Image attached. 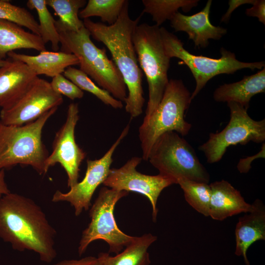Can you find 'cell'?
Returning <instances> with one entry per match:
<instances>
[{
  "label": "cell",
  "mask_w": 265,
  "mask_h": 265,
  "mask_svg": "<svg viewBox=\"0 0 265 265\" xmlns=\"http://www.w3.org/2000/svg\"><path fill=\"white\" fill-rule=\"evenodd\" d=\"M56 232L32 199L11 192L0 198V237L19 251L37 253L41 261L56 257Z\"/></svg>",
  "instance_id": "cell-1"
},
{
  "label": "cell",
  "mask_w": 265,
  "mask_h": 265,
  "mask_svg": "<svg viewBox=\"0 0 265 265\" xmlns=\"http://www.w3.org/2000/svg\"><path fill=\"white\" fill-rule=\"evenodd\" d=\"M129 1L124 4L116 22L112 25L84 19V26L96 40L102 42L110 52L128 90L125 110L132 118L143 112L145 102L142 87L143 72L139 67L132 42L134 29L143 13L132 20L129 13Z\"/></svg>",
  "instance_id": "cell-2"
},
{
  "label": "cell",
  "mask_w": 265,
  "mask_h": 265,
  "mask_svg": "<svg viewBox=\"0 0 265 265\" xmlns=\"http://www.w3.org/2000/svg\"><path fill=\"white\" fill-rule=\"evenodd\" d=\"M57 108L23 125L0 123V170L20 165L30 166L40 175L47 173L45 163L49 153L42 140V132Z\"/></svg>",
  "instance_id": "cell-3"
},
{
  "label": "cell",
  "mask_w": 265,
  "mask_h": 265,
  "mask_svg": "<svg viewBox=\"0 0 265 265\" xmlns=\"http://www.w3.org/2000/svg\"><path fill=\"white\" fill-rule=\"evenodd\" d=\"M57 31L60 51L75 55L81 71L114 98L125 102L127 86L122 75L108 58L106 49L99 48L94 44L88 29L83 26L78 31Z\"/></svg>",
  "instance_id": "cell-4"
},
{
  "label": "cell",
  "mask_w": 265,
  "mask_h": 265,
  "mask_svg": "<svg viewBox=\"0 0 265 265\" xmlns=\"http://www.w3.org/2000/svg\"><path fill=\"white\" fill-rule=\"evenodd\" d=\"M191 102V94L183 81L170 80L157 107L139 127L143 159L148 160L154 143L164 133L174 131L182 136L189 133L192 125L185 117Z\"/></svg>",
  "instance_id": "cell-5"
},
{
  "label": "cell",
  "mask_w": 265,
  "mask_h": 265,
  "mask_svg": "<svg viewBox=\"0 0 265 265\" xmlns=\"http://www.w3.org/2000/svg\"><path fill=\"white\" fill-rule=\"evenodd\" d=\"M159 28L156 25H138L132 36L138 63L148 86L149 99L144 117H149L156 109L169 80L170 58L165 53Z\"/></svg>",
  "instance_id": "cell-6"
},
{
  "label": "cell",
  "mask_w": 265,
  "mask_h": 265,
  "mask_svg": "<svg viewBox=\"0 0 265 265\" xmlns=\"http://www.w3.org/2000/svg\"><path fill=\"white\" fill-rule=\"evenodd\" d=\"M148 160L159 174L173 180L208 184L210 175L200 162L194 149L174 131L161 135L154 143Z\"/></svg>",
  "instance_id": "cell-7"
},
{
  "label": "cell",
  "mask_w": 265,
  "mask_h": 265,
  "mask_svg": "<svg viewBox=\"0 0 265 265\" xmlns=\"http://www.w3.org/2000/svg\"><path fill=\"white\" fill-rule=\"evenodd\" d=\"M159 30L167 55L170 58L176 57L182 60L180 63L189 68L195 79L196 87L191 95V101L207 82L217 75L234 74L244 68L254 70L265 68V61L242 62L236 59L234 53L223 48L220 49L221 56L219 58L193 54L184 48L183 43L175 35L163 27H160Z\"/></svg>",
  "instance_id": "cell-8"
},
{
  "label": "cell",
  "mask_w": 265,
  "mask_h": 265,
  "mask_svg": "<svg viewBox=\"0 0 265 265\" xmlns=\"http://www.w3.org/2000/svg\"><path fill=\"white\" fill-rule=\"evenodd\" d=\"M129 193L106 186L100 189L97 198L89 210L91 221L82 233L78 247L80 256L83 254L88 245L96 240L105 241L109 246L108 253L117 254L134 239L135 237L128 235L119 229L114 215L116 204Z\"/></svg>",
  "instance_id": "cell-9"
},
{
  "label": "cell",
  "mask_w": 265,
  "mask_h": 265,
  "mask_svg": "<svg viewBox=\"0 0 265 265\" xmlns=\"http://www.w3.org/2000/svg\"><path fill=\"white\" fill-rule=\"evenodd\" d=\"M230 119L219 132L210 133L208 140L199 147L212 164L220 161L230 146L245 145L250 141L256 143L265 140V120L256 121L247 113V109L233 102L227 103Z\"/></svg>",
  "instance_id": "cell-10"
},
{
  "label": "cell",
  "mask_w": 265,
  "mask_h": 265,
  "mask_svg": "<svg viewBox=\"0 0 265 265\" xmlns=\"http://www.w3.org/2000/svg\"><path fill=\"white\" fill-rule=\"evenodd\" d=\"M79 119L78 104H70L65 122L55 133L52 151L45 163L47 172L56 163L61 165L67 173V186L69 188L79 182L80 167L86 156V153L75 140V131Z\"/></svg>",
  "instance_id": "cell-11"
},
{
  "label": "cell",
  "mask_w": 265,
  "mask_h": 265,
  "mask_svg": "<svg viewBox=\"0 0 265 265\" xmlns=\"http://www.w3.org/2000/svg\"><path fill=\"white\" fill-rule=\"evenodd\" d=\"M142 158L133 157L119 168L110 169L103 184L118 191L134 192L146 196L152 207V219L156 222L158 212L157 204L161 191L166 187L176 184L175 181L160 174L149 175L136 169Z\"/></svg>",
  "instance_id": "cell-12"
},
{
  "label": "cell",
  "mask_w": 265,
  "mask_h": 265,
  "mask_svg": "<svg viewBox=\"0 0 265 265\" xmlns=\"http://www.w3.org/2000/svg\"><path fill=\"white\" fill-rule=\"evenodd\" d=\"M129 130L130 123L124 128L115 142L102 158L94 160L88 159L86 171L82 181L70 188L67 192L56 190L53 196L52 201L69 202L74 208L77 216H79L83 210H88L94 192L108 176L115 149L128 134Z\"/></svg>",
  "instance_id": "cell-13"
},
{
  "label": "cell",
  "mask_w": 265,
  "mask_h": 265,
  "mask_svg": "<svg viewBox=\"0 0 265 265\" xmlns=\"http://www.w3.org/2000/svg\"><path fill=\"white\" fill-rule=\"evenodd\" d=\"M63 102L50 82L38 77L27 91L12 106L1 109L0 123L21 126L32 122Z\"/></svg>",
  "instance_id": "cell-14"
},
{
  "label": "cell",
  "mask_w": 265,
  "mask_h": 265,
  "mask_svg": "<svg viewBox=\"0 0 265 265\" xmlns=\"http://www.w3.org/2000/svg\"><path fill=\"white\" fill-rule=\"evenodd\" d=\"M212 0H209L204 8L191 16L175 13L170 18L171 26L175 31H185L188 39L194 42L195 47L206 48L209 45V39H220L227 33V29L214 26L210 21L209 15Z\"/></svg>",
  "instance_id": "cell-15"
},
{
  "label": "cell",
  "mask_w": 265,
  "mask_h": 265,
  "mask_svg": "<svg viewBox=\"0 0 265 265\" xmlns=\"http://www.w3.org/2000/svg\"><path fill=\"white\" fill-rule=\"evenodd\" d=\"M38 77L25 63L8 58L0 67V107L7 108L14 104Z\"/></svg>",
  "instance_id": "cell-16"
},
{
  "label": "cell",
  "mask_w": 265,
  "mask_h": 265,
  "mask_svg": "<svg viewBox=\"0 0 265 265\" xmlns=\"http://www.w3.org/2000/svg\"><path fill=\"white\" fill-rule=\"evenodd\" d=\"M251 211L240 217L235 229V254L242 256L246 265H250L247 252L255 242L265 240V207L256 199Z\"/></svg>",
  "instance_id": "cell-17"
},
{
  "label": "cell",
  "mask_w": 265,
  "mask_h": 265,
  "mask_svg": "<svg viewBox=\"0 0 265 265\" xmlns=\"http://www.w3.org/2000/svg\"><path fill=\"white\" fill-rule=\"evenodd\" d=\"M211 197L209 216L213 219L223 220L228 217L251 211L252 204L247 203L240 192L225 180L210 185Z\"/></svg>",
  "instance_id": "cell-18"
},
{
  "label": "cell",
  "mask_w": 265,
  "mask_h": 265,
  "mask_svg": "<svg viewBox=\"0 0 265 265\" xmlns=\"http://www.w3.org/2000/svg\"><path fill=\"white\" fill-rule=\"evenodd\" d=\"M9 58L26 64L38 76L44 75L53 78L62 74L66 68L79 65V60L75 55L64 52L42 51L37 55H30L11 52Z\"/></svg>",
  "instance_id": "cell-19"
},
{
  "label": "cell",
  "mask_w": 265,
  "mask_h": 265,
  "mask_svg": "<svg viewBox=\"0 0 265 265\" xmlns=\"http://www.w3.org/2000/svg\"><path fill=\"white\" fill-rule=\"evenodd\" d=\"M265 92V69L257 73L244 76L240 80L219 86L214 91L213 96L216 102H233L248 109L251 98Z\"/></svg>",
  "instance_id": "cell-20"
},
{
  "label": "cell",
  "mask_w": 265,
  "mask_h": 265,
  "mask_svg": "<svg viewBox=\"0 0 265 265\" xmlns=\"http://www.w3.org/2000/svg\"><path fill=\"white\" fill-rule=\"evenodd\" d=\"M22 49L46 51L39 35L26 31L15 23L0 20V59H4L11 52Z\"/></svg>",
  "instance_id": "cell-21"
},
{
  "label": "cell",
  "mask_w": 265,
  "mask_h": 265,
  "mask_svg": "<svg viewBox=\"0 0 265 265\" xmlns=\"http://www.w3.org/2000/svg\"><path fill=\"white\" fill-rule=\"evenodd\" d=\"M157 239L151 234H146L134 239L125 249L114 256L101 252L97 257L100 265H150L151 261L148 249Z\"/></svg>",
  "instance_id": "cell-22"
},
{
  "label": "cell",
  "mask_w": 265,
  "mask_h": 265,
  "mask_svg": "<svg viewBox=\"0 0 265 265\" xmlns=\"http://www.w3.org/2000/svg\"><path fill=\"white\" fill-rule=\"evenodd\" d=\"M59 17L56 20L57 30L78 31L84 26L79 18L80 9L86 4L85 0H46Z\"/></svg>",
  "instance_id": "cell-23"
},
{
  "label": "cell",
  "mask_w": 265,
  "mask_h": 265,
  "mask_svg": "<svg viewBox=\"0 0 265 265\" xmlns=\"http://www.w3.org/2000/svg\"><path fill=\"white\" fill-rule=\"evenodd\" d=\"M197 0H142V13L151 15L156 25L160 26L166 20H169L179 8L187 12L197 5Z\"/></svg>",
  "instance_id": "cell-24"
},
{
  "label": "cell",
  "mask_w": 265,
  "mask_h": 265,
  "mask_svg": "<svg viewBox=\"0 0 265 265\" xmlns=\"http://www.w3.org/2000/svg\"><path fill=\"white\" fill-rule=\"evenodd\" d=\"M26 5L29 9L37 12L39 36L43 42L45 44L51 42L53 51L57 52L59 49V35L55 25L56 20L49 11L46 0H28Z\"/></svg>",
  "instance_id": "cell-25"
},
{
  "label": "cell",
  "mask_w": 265,
  "mask_h": 265,
  "mask_svg": "<svg viewBox=\"0 0 265 265\" xmlns=\"http://www.w3.org/2000/svg\"><path fill=\"white\" fill-rule=\"evenodd\" d=\"M63 75L81 90L92 94L104 104L115 109H121L123 107L122 101L115 99L107 91L99 87L80 69L70 66L66 69Z\"/></svg>",
  "instance_id": "cell-26"
},
{
  "label": "cell",
  "mask_w": 265,
  "mask_h": 265,
  "mask_svg": "<svg viewBox=\"0 0 265 265\" xmlns=\"http://www.w3.org/2000/svg\"><path fill=\"white\" fill-rule=\"evenodd\" d=\"M126 0H89L79 12L80 19L99 17L103 23L114 24L121 12Z\"/></svg>",
  "instance_id": "cell-27"
},
{
  "label": "cell",
  "mask_w": 265,
  "mask_h": 265,
  "mask_svg": "<svg viewBox=\"0 0 265 265\" xmlns=\"http://www.w3.org/2000/svg\"><path fill=\"white\" fill-rule=\"evenodd\" d=\"M186 202L197 212L209 216L211 189L207 183L181 180L178 182Z\"/></svg>",
  "instance_id": "cell-28"
},
{
  "label": "cell",
  "mask_w": 265,
  "mask_h": 265,
  "mask_svg": "<svg viewBox=\"0 0 265 265\" xmlns=\"http://www.w3.org/2000/svg\"><path fill=\"white\" fill-rule=\"evenodd\" d=\"M0 20L13 22L27 28L34 34L40 35L38 22L31 13L24 7L12 4L9 1L0 0Z\"/></svg>",
  "instance_id": "cell-29"
},
{
  "label": "cell",
  "mask_w": 265,
  "mask_h": 265,
  "mask_svg": "<svg viewBox=\"0 0 265 265\" xmlns=\"http://www.w3.org/2000/svg\"><path fill=\"white\" fill-rule=\"evenodd\" d=\"M50 83L55 93L61 96L64 95L71 100L81 99L83 97V91L63 74L54 77Z\"/></svg>",
  "instance_id": "cell-30"
},
{
  "label": "cell",
  "mask_w": 265,
  "mask_h": 265,
  "mask_svg": "<svg viewBox=\"0 0 265 265\" xmlns=\"http://www.w3.org/2000/svg\"><path fill=\"white\" fill-rule=\"evenodd\" d=\"M246 14L258 18L259 21L265 25V0H255L253 6L246 9Z\"/></svg>",
  "instance_id": "cell-31"
},
{
  "label": "cell",
  "mask_w": 265,
  "mask_h": 265,
  "mask_svg": "<svg viewBox=\"0 0 265 265\" xmlns=\"http://www.w3.org/2000/svg\"><path fill=\"white\" fill-rule=\"evenodd\" d=\"M53 265H100L97 257L87 256L80 259L64 260Z\"/></svg>",
  "instance_id": "cell-32"
},
{
  "label": "cell",
  "mask_w": 265,
  "mask_h": 265,
  "mask_svg": "<svg viewBox=\"0 0 265 265\" xmlns=\"http://www.w3.org/2000/svg\"><path fill=\"white\" fill-rule=\"evenodd\" d=\"M255 0H230L229 1V7L226 13L222 17L221 22L227 23L232 13L235 9L244 4H253Z\"/></svg>",
  "instance_id": "cell-33"
},
{
  "label": "cell",
  "mask_w": 265,
  "mask_h": 265,
  "mask_svg": "<svg viewBox=\"0 0 265 265\" xmlns=\"http://www.w3.org/2000/svg\"><path fill=\"white\" fill-rule=\"evenodd\" d=\"M265 143H263L261 151L257 154L253 156L248 157V158H247L246 159H241L239 161V162L238 163L237 165V168L239 172H240L241 171L243 166L248 161L249 162L247 163V169L249 171L251 167V163L255 159L257 158H265Z\"/></svg>",
  "instance_id": "cell-34"
},
{
  "label": "cell",
  "mask_w": 265,
  "mask_h": 265,
  "mask_svg": "<svg viewBox=\"0 0 265 265\" xmlns=\"http://www.w3.org/2000/svg\"><path fill=\"white\" fill-rule=\"evenodd\" d=\"M5 170H0V198L10 192L5 181Z\"/></svg>",
  "instance_id": "cell-35"
},
{
  "label": "cell",
  "mask_w": 265,
  "mask_h": 265,
  "mask_svg": "<svg viewBox=\"0 0 265 265\" xmlns=\"http://www.w3.org/2000/svg\"><path fill=\"white\" fill-rule=\"evenodd\" d=\"M8 62V59H0V67L3 66Z\"/></svg>",
  "instance_id": "cell-36"
}]
</instances>
